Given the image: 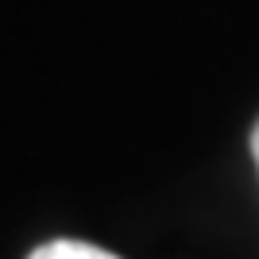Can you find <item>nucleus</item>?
Wrapping results in <instances>:
<instances>
[{
  "label": "nucleus",
  "instance_id": "obj_1",
  "mask_svg": "<svg viewBox=\"0 0 259 259\" xmlns=\"http://www.w3.org/2000/svg\"><path fill=\"white\" fill-rule=\"evenodd\" d=\"M31 259H120L97 244H81V240H51L43 248H35Z\"/></svg>",
  "mask_w": 259,
  "mask_h": 259
},
{
  "label": "nucleus",
  "instance_id": "obj_2",
  "mask_svg": "<svg viewBox=\"0 0 259 259\" xmlns=\"http://www.w3.org/2000/svg\"><path fill=\"white\" fill-rule=\"evenodd\" d=\"M251 155H255V166H259V124H255V132H251Z\"/></svg>",
  "mask_w": 259,
  "mask_h": 259
}]
</instances>
